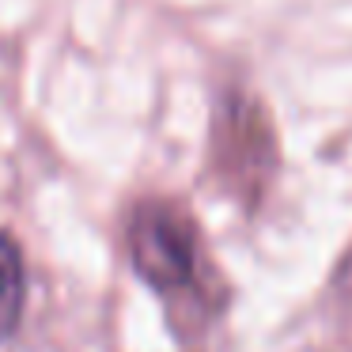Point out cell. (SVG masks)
I'll list each match as a JSON object with an SVG mask.
<instances>
[{"mask_svg":"<svg viewBox=\"0 0 352 352\" xmlns=\"http://www.w3.org/2000/svg\"><path fill=\"white\" fill-rule=\"evenodd\" d=\"M129 258L140 280L167 303L178 329H201L220 311V284L186 208L140 201L129 220Z\"/></svg>","mask_w":352,"mask_h":352,"instance_id":"6da1fadb","label":"cell"},{"mask_svg":"<svg viewBox=\"0 0 352 352\" xmlns=\"http://www.w3.org/2000/svg\"><path fill=\"white\" fill-rule=\"evenodd\" d=\"M273 152L265 110L243 95H223L216 110V167L228 178L223 186H231L243 201H254L273 175Z\"/></svg>","mask_w":352,"mask_h":352,"instance_id":"7a4b0ae2","label":"cell"},{"mask_svg":"<svg viewBox=\"0 0 352 352\" xmlns=\"http://www.w3.org/2000/svg\"><path fill=\"white\" fill-rule=\"evenodd\" d=\"M23 299H27L23 254H19L12 235H0V341H8L12 329L19 326Z\"/></svg>","mask_w":352,"mask_h":352,"instance_id":"3957f363","label":"cell"}]
</instances>
